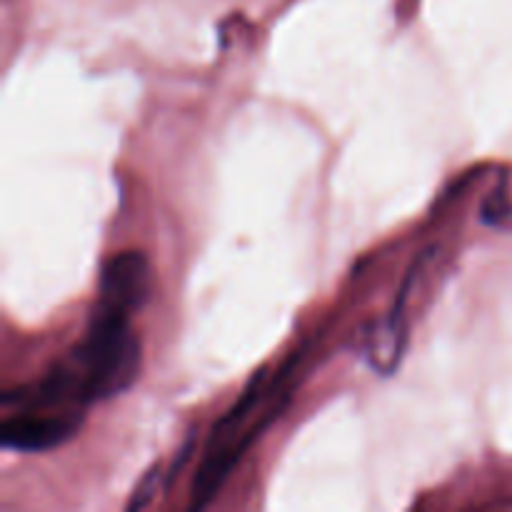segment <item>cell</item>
Segmentation results:
<instances>
[{
	"instance_id": "obj_1",
	"label": "cell",
	"mask_w": 512,
	"mask_h": 512,
	"mask_svg": "<svg viewBox=\"0 0 512 512\" xmlns=\"http://www.w3.org/2000/svg\"><path fill=\"white\" fill-rule=\"evenodd\" d=\"M63 363L73 375L80 405L130 388L140 373V343L130 330V315L98 305L88 335Z\"/></svg>"
},
{
	"instance_id": "obj_2",
	"label": "cell",
	"mask_w": 512,
	"mask_h": 512,
	"mask_svg": "<svg viewBox=\"0 0 512 512\" xmlns=\"http://www.w3.org/2000/svg\"><path fill=\"white\" fill-rule=\"evenodd\" d=\"M80 423H83V413L75 408L50 415L25 410L0 425V443L3 448L20 450V453H43V450L68 443L78 433Z\"/></svg>"
},
{
	"instance_id": "obj_3",
	"label": "cell",
	"mask_w": 512,
	"mask_h": 512,
	"mask_svg": "<svg viewBox=\"0 0 512 512\" xmlns=\"http://www.w3.org/2000/svg\"><path fill=\"white\" fill-rule=\"evenodd\" d=\"M153 285V270L140 250H125L105 260L100 273V305L133 315L143 308Z\"/></svg>"
},
{
	"instance_id": "obj_4",
	"label": "cell",
	"mask_w": 512,
	"mask_h": 512,
	"mask_svg": "<svg viewBox=\"0 0 512 512\" xmlns=\"http://www.w3.org/2000/svg\"><path fill=\"white\" fill-rule=\"evenodd\" d=\"M415 280V268L410 270L408 278H405L403 290H400L398 300H395L393 310L385 320H380L373 328V333L368 335V358L378 373L390 375L398 368L400 358H403V345H405V325H403V308L408 303L410 285Z\"/></svg>"
},
{
	"instance_id": "obj_5",
	"label": "cell",
	"mask_w": 512,
	"mask_h": 512,
	"mask_svg": "<svg viewBox=\"0 0 512 512\" xmlns=\"http://www.w3.org/2000/svg\"><path fill=\"white\" fill-rule=\"evenodd\" d=\"M163 485H165V473L160 470V465H153V468H150L148 473L140 478V483L135 485L133 495H130V500L125 503V510L128 512L145 510L155 498H158V493Z\"/></svg>"
},
{
	"instance_id": "obj_6",
	"label": "cell",
	"mask_w": 512,
	"mask_h": 512,
	"mask_svg": "<svg viewBox=\"0 0 512 512\" xmlns=\"http://www.w3.org/2000/svg\"><path fill=\"white\" fill-rule=\"evenodd\" d=\"M512 218V200L508 195V188L505 185H498L495 190H490L488 198L480 205V220L485 225H493V228H500Z\"/></svg>"
},
{
	"instance_id": "obj_7",
	"label": "cell",
	"mask_w": 512,
	"mask_h": 512,
	"mask_svg": "<svg viewBox=\"0 0 512 512\" xmlns=\"http://www.w3.org/2000/svg\"><path fill=\"white\" fill-rule=\"evenodd\" d=\"M193 448H195V438H188V443L178 450V455H175L173 463H170L168 473H165V485H170L175 478H178V473L185 468V463H188L190 455H193Z\"/></svg>"
}]
</instances>
